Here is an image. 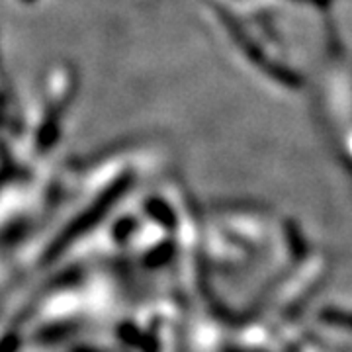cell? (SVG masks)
Returning <instances> with one entry per match:
<instances>
[{"label":"cell","instance_id":"1","mask_svg":"<svg viewBox=\"0 0 352 352\" xmlns=\"http://www.w3.org/2000/svg\"><path fill=\"white\" fill-rule=\"evenodd\" d=\"M24 4H30V2H36V0H22Z\"/></svg>","mask_w":352,"mask_h":352}]
</instances>
